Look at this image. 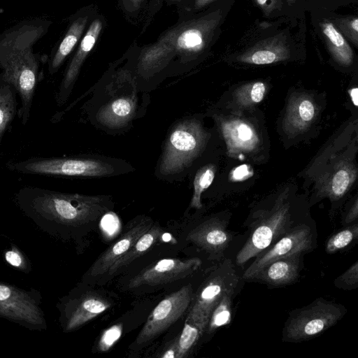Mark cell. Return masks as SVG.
I'll list each match as a JSON object with an SVG mask.
<instances>
[{
	"label": "cell",
	"instance_id": "obj_36",
	"mask_svg": "<svg viewBox=\"0 0 358 358\" xmlns=\"http://www.w3.org/2000/svg\"><path fill=\"white\" fill-rule=\"evenodd\" d=\"M178 352L177 339L175 338L168 344L159 357L162 358H177Z\"/></svg>",
	"mask_w": 358,
	"mask_h": 358
},
{
	"label": "cell",
	"instance_id": "obj_33",
	"mask_svg": "<svg viewBox=\"0 0 358 358\" xmlns=\"http://www.w3.org/2000/svg\"><path fill=\"white\" fill-rule=\"evenodd\" d=\"M358 285V262L354 263L343 273L335 280V286L351 289L356 288Z\"/></svg>",
	"mask_w": 358,
	"mask_h": 358
},
{
	"label": "cell",
	"instance_id": "obj_32",
	"mask_svg": "<svg viewBox=\"0 0 358 358\" xmlns=\"http://www.w3.org/2000/svg\"><path fill=\"white\" fill-rule=\"evenodd\" d=\"M122 331L121 324H114L106 329L98 343V348L101 352L108 351L120 338Z\"/></svg>",
	"mask_w": 358,
	"mask_h": 358
},
{
	"label": "cell",
	"instance_id": "obj_4",
	"mask_svg": "<svg viewBox=\"0 0 358 358\" xmlns=\"http://www.w3.org/2000/svg\"><path fill=\"white\" fill-rule=\"evenodd\" d=\"M221 17V12L216 10L173 29L143 51L138 65V73L142 76H152L174 56L187 59L201 53L212 39Z\"/></svg>",
	"mask_w": 358,
	"mask_h": 358
},
{
	"label": "cell",
	"instance_id": "obj_5",
	"mask_svg": "<svg viewBox=\"0 0 358 358\" xmlns=\"http://www.w3.org/2000/svg\"><path fill=\"white\" fill-rule=\"evenodd\" d=\"M210 134L201 120L188 116L170 127L155 169L156 176L163 180L184 178L203 153Z\"/></svg>",
	"mask_w": 358,
	"mask_h": 358
},
{
	"label": "cell",
	"instance_id": "obj_21",
	"mask_svg": "<svg viewBox=\"0 0 358 358\" xmlns=\"http://www.w3.org/2000/svg\"><path fill=\"white\" fill-rule=\"evenodd\" d=\"M266 85L262 81L245 83L236 87L231 94L227 107L231 113H243L252 109L264 98Z\"/></svg>",
	"mask_w": 358,
	"mask_h": 358
},
{
	"label": "cell",
	"instance_id": "obj_11",
	"mask_svg": "<svg viewBox=\"0 0 358 358\" xmlns=\"http://www.w3.org/2000/svg\"><path fill=\"white\" fill-rule=\"evenodd\" d=\"M238 282V277L232 262L226 259L200 287L187 319L208 323L213 308L222 295L227 290L236 288Z\"/></svg>",
	"mask_w": 358,
	"mask_h": 358
},
{
	"label": "cell",
	"instance_id": "obj_16",
	"mask_svg": "<svg viewBox=\"0 0 358 358\" xmlns=\"http://www.w3.org/2000/svg\"><path fill=\"white\" fill-rule=\"evenodd\" d=\"M152 224L150 217L138 220L96 259L90 268V275L97 277L108 273L111 267L129 251Z\"/></svg>",
	"mask_w": 358,
	"mask_h": 358
},
{
	"label": "cell",
	"instance_id": "obj_17",
	"mask_svg": "<svg viewBox=\"0 0 358 358\" xmlns=\"http://www.w3.org/2000/svg\"><path fill=\"white\" fill-rule=\"evenodd\" d=\"M103 27L101 18L94 19L82 38L77 51L69 63L59 85L56 101L62 106L69 99L77 80L81 66L94 48Z\"/></svg>",
	"mask_w": 358,
	"mask_h": 358
},
{
	"label": "cell",
	"instance_id": "obj_24",
	"mask_svg": "<svg viewBox=\"0 0 358 358\" xmlns=\"http://www.w3.org/2000/svg\"><path fill=\"white\" fill-rule=\"evenodd\" d=\"M88 15L80 16L70 25L49 65V73L57 71L80 40L88 22Z\"/></svg>",
	"mask_w": 358,
	"mask_h": 358
},
{
	"label": "cell",
	"instance_id": "obj_20",
	"mask_svg": "<svg viewBox=\"0 0 358 358\" xmlns=\"http://www.w3.org/2000/svg\"><path fill=\"white\" fill-rule=\"evenodd\" d=\"M301 255L297 254L275 260L262 269L252 280L274 286L290 284L299 277Z\"/></svg>",
	"mask_w": 358,
	"mask_h": 358
},
{
	"label": "cell",
	"instance_id": "obj_6",
	"mask_svg": "<svg viewBox=\"0 0 358 358\" xmlns=\"http://www.w3.org/2000/svg\"><path fill=\"white\" fill-rule=\"evenodd\" d=\"M11 170L27 174L73 178L112 177L133 171L126 161L90 155L64 157H34L8 165Z\"/></svg>",
	"mask_w": 358,
	"mask_h": 358
},
{
	"label": "cell",
	"instance_id": "obj_42",
	"mask_svg": "<svg viewBox=\"0 0 358 358\" xmlns=\"http://www.w3.org/2000/svg\"><path fill=\"white\" fill-rule=\"evenodd\" d=\"M170 1H180V0H170Z\"/></svg>",
	"mask_w": 358,
	"mask_h": 358
},
{
	"label": "cell",
	"instance_id": "obj_25",
	"mask_svg": "<svg viewBox=\"0 0 358 358\" xmlns=\"http://www.w3.org/2000/svg\"><path fill=\"white\" fill-rule=\"evenodd\" d=\"M162 229L157 224L145 232L129 250L110 269L108 274L114 272L131 263L134 259L147 252L161 237Z\"/></svg>",
	"mask_w": 358,
	"mask_h": 358
},
{
	"label": "cell",
	"instance_id": "obj_8",
	"mask_svg": "<svg viewBox=\"0 0 358 358\" xmlns=\"http://www.w3.org/2000/svg\"><path fill=\"white\" fill-rule=\"evenodd\" d=\"M131 86L127 90H97L90 110V117L97 127L109 131H117L131 125L136 117L138 96L136 90Z\"/></svg>",
	"mask_w": 358,
	"mask_h": 358
},
{
	"label": "cell",
	"instance_id": "obj_23",
	"mask_svg": "<svg viewBox=\"0 0 358 358\" xmlns=\"http://www.w3.org/2000/svg\"><path fill=\"white\" fill-rule=\"evenodd\" d=\"M78 302L70 318V329L92 320L110 306V303L106 298L96 293L83 296Z\"/></svg>",
	"mask_w": 358,
	"mask_h": 358
},
{
	"label": "cell",
	"instance_id": "obj_12",
	"mask_svg": "<svg viewBox=\"0 0 358 358\" xmlns=\"http://www.w3.org/2000/svg\"><path fill=\"white\" fill-rule=\"evenodd\" d=\"M193 291L187 285L163 299L152 310L135 342L143 344L157 337L175 323L189 308Z\"/></svg>",
	"mask_w": 358,
	"mask_h": 358
},
{
	"label": "cell",
	"instance_id": "obj_18",
	"mask_svg": "<svg viewBox=\"0 0 358 358\" xmlns=\"http://www.w3.org/2000/svg\"><path fill=\"white\" fill-rule=\"evenodd\" d=\"M187 239L206 252L213 255L222 254L231 241V234L226 224L218 218L207 220L187 235Z\"/></svg>",
	"mask_w": 358,
	"mask_h": 358
},
{
	"label": "cell",
	"instance_id": "obj_10",
	"mask_svg": "<svg viewBox=\"0 0 358 358\" xmlns=\"http://www.w3.org/2000/svg\"><path fill=\"white\" fill-rule=\"evenodd\" d=\"M230 113V115L211 113L226 143L228 154L256 156L263 147L262 136L257 126L245 116V112Z\"/></svg>",
	"mask_w": 358,
	"mask_h": 358
},
{
	"label": "cell",
	"instance_id": "obj_30",
	"mask_svg": "<svg viewBox=\"0 0 358 358\" xmlns=\"http://www.w3.org/2000/svg\"><path fill=\"white\" fill-rule=\"evenodd\" d=\"M358 236V224L350 225L331 236L327 242L326 251L335 253L349 245Z\"/></svg>",
	"mask_w": 358,
	"mask_h": 358
},
{
	"label": "cell",
	"instance_id": "obj_22",
	"mask_svg": "<svg viewBox=\"0 0 358 358\" xmlns=\"http://www.w3.org/2000/svg\"><path fill=\"white\" fill-rule=\"evenodd\" d=\"M327 48L334 60L344 66H350L354 60V52L346 38L331 21L324 20L320 24Z\"/></svg>",
	"mask_w": 358,
	"mask_h": 358
},
{
	"label": "cell",
	"instance_id": "obj_40",
	"mask_svg": "<svg viewBox=\"0 0 358 358\" xmlns=\"http://www.w3.org/2000/svg\"><path fill=\"white\" fill-rule=\"evenodd\" d=\"M124 1H127V3L132 6L133 7H136L140 4V3L142 1V0H124Z\"/></svg>",
	"mask_w": 358,
	"mask_h": 358
},
{
	"label": "cell",
	"instance_id": "obj_38",
	"mask_svg": "<svg viewBox=\"0 0 358 358\" xmlns=\"http://www.w3.org/2000/svg\"><path fill=\"white\" fill-rule=\"evenodd\" d=\"M11 295V290L9 287L0 285V301H4L8 299Z\"/></svg>",
	"mask_w": 358,
	"mask_h": 358
},
{
	"label": "cell",
	"instance_id": "obj_9",
	"mask_svg": "<svg viewBox=\"0 0 358 358\" xmlns=\"http://www.w3.org/2000/svg\"><path fill=\"white\" fill-rule=\"evenodd\" d=\"M345 312L343 306L318 299L290 314L283 329V341L299 342L310 339L334 325Z\"/></svg>",
	"mask_w": 358,
	"mask_h": 358
},
{
	"label": "cell",
	"instance_id": "obj_19",
	"mask_svg": "<svg viewBox=\"0 0 358 358\" xmlns=\"http://www.w3.org/2000/svg\"><path fill=\"white\" fill-rule=\"evenodd\" d=\"M290 57V50L280 35L262 40L236 58L241 63L265 65L282 62Z\"/></svg>",
	"mask_w": 358,
	"mask_h": 358
},
{
	"label": "cell",
	"instance_id": "obj_2",
	"mask_svg": "<svg viewBox=\"0 0 358 358\" xmlns=\"http://www.w3.org/2000/svg\"><path fill=\"white\" fill-rule=\"evenodd\" d=\"M297 187L287 183L258 202L248 220V238L236 255V263L243 265L255 257L296 226L306 222L305 204Z\"/></svg>",
	"mask_w": 358,
	"mask_h": 358
},
{
	"label": "cell",
	"instance_id": "obj_26",
	"mask_svg": "<svg viewBox=\"0 0 358 358\" xmlns=\"http://www.w3.org/2000/svg\"><path fill=\"white\" fill-rule=\"evenodd\" d=\"M16 94L10 85L0 80V142L16 114Z\"/></svg>",
	"mask_w": 358,
	"mask_h": 358
},
{
	"label": "cell",
	"instance_id": "obj_28",
	"mask_svg": "<svg viewBox=\"0 0 358 358\" xmlns=\"http://www.w3.org/2000/svg\"><path fill=\"white\" fill-rule=\"evenodd\" d=\"M236 288L227 290L213 308L206 330L213 333L218 328L227 325L231 320L232 299Z\"/></svg>",
	"mask_w": 358,
	"mask_h": 358
},
{
	"label": "cell",
	"instance_id": "obj_29",
	"mask_svg": "<svg viewBox=\"0 0 358 358\" xmlns=\"http://www.w3.org/2000/svg\"><path fill=\"white\" fill-rule=\"evenodd\" d=\"M216 171L215 165L207 164L200 167L194 176L193 194L189 207L196 210L202 208L201 194L212 184Z\"/></svg>",
	"mask_w": 358,
	"mask_h": 358
},
{
	"label": "cell",
	"instance_id": "obj_37",
	"mask_svg": "<svg viewBox=\"0 0 358 358\" xmlns=\"http://www.w3.org/2000/svg\"><path fill=\"white\" fill-rule=\"evenodd\" d=\"M6 261L14 266H19L22 263L20 256L14 251H8L6 254Z\"/></svg>",
	"mask_w": 358,
	"mask_h": 358
},
{
	"label": "cell",
	"instance_id": "obj_7",
	"mask_svg": "<svg viewBox=\"0 0 358 358\" xmlns=\"http://www.w3.org/2000/svg\"><path fill=\"white\" fill-rule=\"evenodd\" d=\"M20 195L35 209L73 224L95 221L113 205L108 195L66 194L38 187L22 188Z\"/></svg>",
	"mask_w": 358,
	"mask_h": 358
},
{
	"label": "cell",
	"instance_id": "obj_14",
	"mask_svg": "<svg viewBox=\"0 0 358 358\" xmlns=\"http://www.w3.org/2000/svg\"><path fill=\"white\" fill-rule=\"evenodd\" d=\"M201 265L196 257L179 259H162L145 268L129 281V288L142 285H158L183 279L195 272Z\"/></svg>",
	"mask_w": 358,
	"mask_h": 358
},
{
	"label": "cell",
	"instance_id": "obj_41",
	"mask_svg": "<svg viewBox=\"0 0 358 358\" xmlns=\"http://www.w3.org/2000/svg\"><path fill=\"white\" fill-rule=\"evenodd\" d=\"M287 2L289 4V5H292L293 3H295L296 0H286Z\"/></svg>",
	"mask_w": 358,
	"mask_h": 358
},
{
	"label": "cell",
	"instance_id": "obj_1",
	"mask_svg": "<svg viewBox=\"0 0 358 358\" xmlns=\"http://www.w3.org/2000/svg\"><path fill=\"white\" fill-rule=\"evenodd\" d=\"M358 125L350 117L331 136L301 172L304 187L311 189L309 207L323 199L331 203L342 200L358 176Z\"/></svg>",
	"mask_w": 358,
	"mask_h": 358
},
{
	"label": "cell",
	"instance_id": "obj_13",
	"mask_svg": "<svg viewBox=\"0 0 358 358\" xmlns=\"http://www.w3.org/2000/svg\"><path fill=\"white\" fill-rule=\"evenodd\" d=\"M313 228L308 222L296 226L291 231L255 257V259L243 275L245 280L253 278L271 262L313 249L315 236Z\"/></svg>",
	"mask_w": 358,
	"mask_h": 358
},
{
	"label": "cell",
	"instance_id": "obj_15",
	"mask_svg": "<svg viewBox=\"0 0 358 358\" xmlns=\"http://www.w3.org/2000/svg\"><path fill=\"white\" fill-rule=\"evenodd\" d=\"M319 115V107L313 96L307 92H296L289 99L282 120L286 134L294 137L306 131Z\"/></svg>",
	"mask_w": 358,
	"mask_h": 358
},
{
	"label": "cell",
	"instance_id": "obj_34",
	"mask_svg": "<svg viewBox=\"0 0 358 358\" xmlns=\"http://www.w3.org/2000/svg\"><path fill=\"white\" fill-rule=\"evenodd\" d=\"M254 1L266 15L282 8V2L280 0H254Z\"/></svg>",
	"mask_w": 358,
	"mask_h": 358
},
{
	"label": "cell",
	"instance_id": "obj_39",
	"mask_svg": "<svg viewBox=\"0 0 358 358\" xmlns=\"http://www.w3.org/2000/svg\"><path fill=\"white\" fill-rule=\"evenodd\" d=\"M215 0H195L194 1V8L195 9H200L208 5L209 3H212Z\"/></svg>",
	"mask_w": 358,
	"mask_h": 358
},
{
	"label": "cell",
	"instance_id": "obj_3",
	"mask_svg": "<svg viewBox=\"0 0 358 358\" xmlns=\"http://www.w3.org/2000/svg\"><path fill=\"white\" fill-rule=\"evenodd\" d=\"M39 22L23 23L0 40V80L10 85L20 99L19 117L26 125L38 79V62L32 46L45 33Z\"/></svg>",
	"mask_w": 358,
	"mask_h": 358
},
{
	"label": "cell",
	"instance_id": "obj_31",
	"mask_svg": "<svg viewBox=\"0 0 358 358\" xmlns=\"http://www.w3.org/2000/svg\"><path fill=\"white\" fill-rule=\"evenodd\" d=\"M334 24L345 38L358 45V18L356 16L334 18Z\"/></svg>",
	"mask_w": 358,
	"mask_h": 358
},
{
	"label": "cell",
	"instance_id": "obj_35",
	"mask_svg": "<svg viewBox=\"0 0 358 358\" xmlns=\"http://www.w3.org/2000/svg\"><path fill=\"white\" fill-rule=\"evenodd\" d=\"M358 217V199L357 196H355L354 201L348 208L344 218L343 222L344 224H351L355 222Z\"/></svg>",
	"mask_w": 358,
	"mask_h": 358
},
{
	"label": "cell",
	"instance_id": "obj_27",
	"mask_svg": "<svg viewBox=\"0 0 358 358\" xmlns=\"http://www.w3.org/2000/svg\"><path fill=\"white\" fill-rule=\"evenodd\" d=\"M207 324L186 319L180 334L176 337L178 348L177 358H182L188 354L203 334Z\"/></svg>",
	"mask_w": 358,
	"mask_h": 358
}]
</instances>
